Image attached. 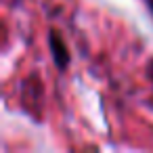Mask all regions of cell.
Listing matches in <instances>:
<instances>
[{
	"label": "cell",
	"mask_w": 153,
	"mask_h": 153,
	"mask_svg": "<svg viewBox=\"0 0 153 153\" xmlns=\"http://www.w3.org/2000/svg\"><path fill=\"white\" fill-rule=\"evenodd\" d=\"M48 48H51V57L57 65V69L65 71L71 63V55H69V48L65 44V40L59 36L57 30H51L48 32Z\"/></svg>",
	"instance_id": "1"
},
{
	"label": "cell",
	"mask_w": 153,
	"mask_h": 153,
	"mask_svg": "<svg viewBox=\"0 0 153 153\" xmlns=\"http://www.w3.org/2000/svg\"><path fill=\"white\" fill-rule=\"evenodd\" d=\"M149 67H151V80H153V61H151V65H149Z\"/></svg>",
	"instance_id": "2"
}]
</instances>
